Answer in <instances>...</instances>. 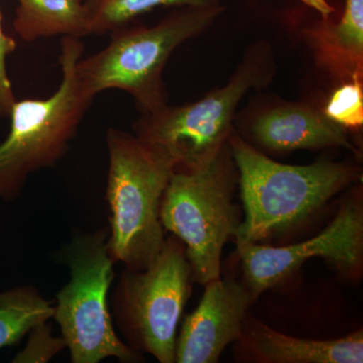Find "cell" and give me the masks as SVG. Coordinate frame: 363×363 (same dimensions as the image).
I'll use <instances>...</instances> for the list:
<instances>
[{
    "label": "cell",
    "mask_w": 363,
    "mask_h": 363,
    "mask_svg": "<svg viewBox=\"0 0 363 363\" xmlns=\"http://www.w3.org/2000/svg\"><path fill=\"white\" fill-rule=\"evenodd\" d=\"M228 143L245 211L234 242L262 243L290 233L362 179V169L352 162L321 159L305 166L281 164L234 131Z\"/></svg>",
    "instance_id": "1"
},
{
    "label": "cell",
    "mask_w": 363,
    "mask_h": 363,
    "mask_svg": "<svg viewBox=\"0 0 363 363\" xmlns=\"http://www.w3.org/2000/svg\"><path fill=\"white\" fill-rule=\"evenodd\" d=\"M106 145L109 252L125 269L143 271L166 241L160 207L178 162L157 145L117 128L107 130Z\"/></svg>",
    "instance_id": "2"
},
{
    "label": "cell",
    "mask_w": 363,
    "mask_h": 363,
    "mask_svg": "<svg viewBox=\"0 0 363 363\" xmlns=\"http://www.w3.org/2000/svg\"><path fill=\"white\" fill-rule=\"evenodd\" d=\"M225 11L223 4L175 7L152 26L128 25L111 35V42L92 56L79 60L77 77L95 97L107 90H121L135 99L143 114L168 105L162 72L177 48L201 35Z\"/></svg>",
    "instance_id": "3"
},
{
    "label": "cell",
    "mask_w": 363,
    "mask_h": 363,
    "mask_svg": "<svg viewBox=\"0 0 363 363\" xmlns=\"http://www.w3.org/2000/svg\"><path fill=\"white\" fill-rule=\"evenodd\" d=\"M238 172L228 142L193 168L177 166L162 198L164 231L184 243L194 283L221 277L224 247L235 240L243 216L234 195Z\"/></svg>",
    "instance_id": "4"
},
{
    "label": "cell",
    "mask_w": 363,
    "mask_h": 363,
    "mask_svg": "<svg viewBox=\"0 0 363 363\" xmlns=\"http://www.w3.org/2000/svg\"><path fill=\"white\" fill-rule=\"evenodd\" d=\"M84 49L82 39L62 38L58 89L43 99L16 100L11 107V128L0 143V201H13L33 174L56 166L70 149L95 98L86 92L76 72Z\"/></svg>",
    "instance_id": "5"
},
{
    "label": "cell",
    "mask_w": 363,
    "mask_h": 363,
    "mask_svg": "<svg viewBox=\"0 0 363 363\" xmlns=\"http://www.w3.org/2000/svg\"><path fill=\"white\" fill-rule=\"evenodd\" d=\"M108 229L78 233L64 248L70 281L56 295L52 319L58 323L73 363H98L116 358L145 362L114 329L108 302L116 260L108 247Z\"/></svg>",
    "instance_id": "6"
},
{
    "label": "cell",
    "mask_w": 363,
    "mask_h": 363,
    "mask_svg": "<svg viewBox=\"0 0 363 363\" xmlns=\"http://www.w3.org/2000/svg\"><path fill=\"white\" fill-rule=\"evenodd\" d=\"M193 283L185 245L175 235L166 238L147 269H124L111 304L124 342L160 363H175L177 330Z\"/></svg>",
    "instance_id": "7"
},
{
    "label": "cell",
    "mask_w": 363,
    "mask_h": 363,
    "mask_svg": "<svg viewBox=\"0 0 363 363\" xmlns=\"http://www.w3.org/2000/svg\"><path fill=\"white\" fill-rule=\"evenodd\" d=\"M272 70L271 51L253 45L223 87L192 104L143 114L133 123L135 135L166 150L178 166H198L228 142L238 104L248 91L269 82Z\"/></svg>",
    "instance_id": "8"
},
{
    "label": "cell",
    "mask_w": 363,
    "mask_h": 363,
    "mask_svg": "<svg viewBox=\"0 0 363 363\" xmlns=\"http://www.w3.org/2000/svg\"><path fill=\"white\" fill-rule=\"evenodd\" d=\"M235 245L242 266L241 281L255 301L314 257L326 260L343 278L358 279L363 269L362 187L345 195L331 223L311 240L279 247L245 241Z\"/></svg>",
    "instance_id": "9"
},
{
    "label": "cell",
    "mask_w": 363,
    "mask_h": 363,
    "mask_svg": "<svg viewBox=\"0 0 363 363\" xmlns=\"http://www.w3.org/2000/svg\"><path fill=\"white\" fill-rule=\"evenodd\" d=\"M201 301L187 315L177 335L176 363H216L242 333L248 309L255 302L242 281L213 279L204 286Z\"/></svg>",
    "instance_id": "10"
},
{
    "label": "cell",
    "mask_w": 363,
    "mask_h": 363,
    "mask_svg": "<svg viewBox=\"0 0 363 363\" xmlns=\"http://www.w3.org/2000/svg\"><path fill=\"white\" fill-rule=\"evenodd\" d=\"M236 359L255 363H362L363 330L345 337L314 340L274 330L247 315L236 341Z\"/></svg>",
    "instance_id": "11"
},
{
    "label": "cell",
    "mask_w": 363,
    "mask_h": 363,
    "mask_svg": "<svg viewBox=\"0 0 363 363\" xmlns=\"http://www.w3.org/2000/svg\"><path fill=\"white\" fill-rule=\"evenodd\" d=\"M253 147L267 152L344 147L359 154L347 130L333 123L323 111L303 104H286L262 112L248 128Z\"/></svg>",
    "instance_id": "12"
},
{
    "label": "cell",
    "mask_w": 363,
    "mask_h": 363,
    "mask_svg": "<svg viewBox=\"0 0 363 363\" xmlns=\"http://www.w3.org/2000/svg\"><path fill=\"white\" fill-rule=\"evenodd\" d=\"M14 32L23 42L52 37L83 39L90 35L85 0H16Z\"/></svg>",
    "instance_id": "13"
},
{
    "label": "cell",
    "mask_w": 363,
    "mask_h": 363,
    "mask_svg": "<svg viewBox=\"0 0 363 363\" xmlns=\"http://www.w3.org/2000/svg\"><path fill=\"white\" fill-rule=\"evenodd\" d=\"M54 305L33 286H18L0 292V350L16 345L35 325L49 322Z\"/></svg>",
    "instance_id": "14"
},
{
    "label": "cell",
    "mask_w": 363,
    "mask_h": 363,
    "mask_svg": "<svg viewBox=\"0 0 363 363\" xmlns=\"http://www.w3.org/2000/svg\"><path fill=\"white\" fill-rule=\"evenodd\" d=\"M89 11L90 35H104L130 25L157 7L211 6L222 0H85Z\"/></svg>",
    "instance_id": "15"
},
{
    "label": "cell",
    "mask_w": 363,
    "mask_h": 363,
    "mask_svg": "<svg viewBox=\"0 0 363 363\" xmlns=\"http://www.w3.org/2000/svg\"><path fill=\"white\" fill-rule=\"evenodd\" d=\"M327 48L351 66L352 75L362 74L363 61V0H345L342 18L327 26Z\"/></svg>",
    "instance_id": "16"
},
{
    "label": "cell",
    "mask_w": 363,
    "mask_h": 363,
    "mask_svg": "<svg viewBox=\"0 0 363 363\" xmlns=\"http://www.w3.org/2000/svg\"><path fill=\"white\" fill-rule=\"evenodd\" d=\"M362 74H353L350 82L334 91L323 112L333 123L346 130H357L363 124V89Z\"/></svg>",
    "instance_id": "17"
},
{
    "label": "cell",
    "mask_w": 363,
    "mask_h": 363,
    "mask_svg": "<svg viewBox=\"0 0 363 363\" xmlns=\"http://www.w3.org/2000/svg\"><path fill=\"white\" fill-rule=\"evenodd\" d=\"M28 338L23 348L11 360L13 363H45L66 348L62 336H55L48 322L35 325L28 332Z\"/></svg>",
    "instance_id": "18"
},
{
    "label": "cell",
    "mask_w": 363,
    "mask_h": 363,
    "mask_svg": "<svg viewBox=\"0 0 363 363\" xmlns=\"http://www.w3.org/2000/svg\"><path fill=\"white\" fill-rule=\"evenodd\" d=\"M16 49V42L7 35L2 28L0 13V119L9 117L16 98L14 96L11 79L7 73L6 60Z\"/></svg>",
    "instance_id": "19"
},
{
    "label": "cell",
    "mask_w": 363,
    "mask_h": 363,
    "mask_svg": "<svg viewBox=\"0 0 363 363\" xmlns=\"http://www.w3.org/2000/svg\"><path fill=\"white\" fill-rule=\"evenodd\" d=\"M300 1L316 11L323 21L329 20L331 14L334 13L333 7L327 0H300Z\"/></svg>",
    "instance_id": "20"
}]
</instances>
